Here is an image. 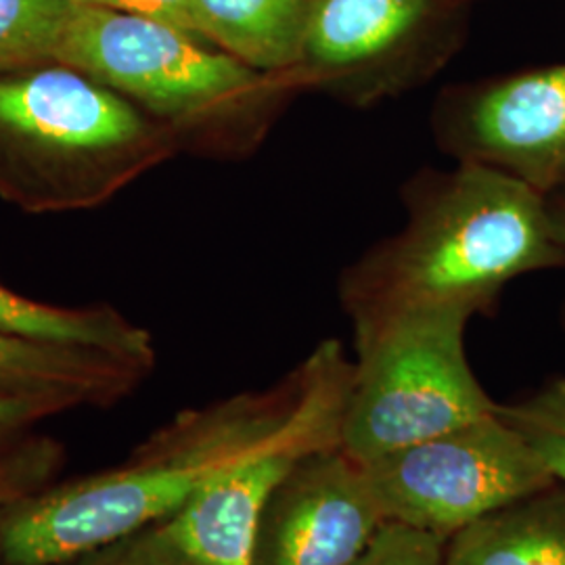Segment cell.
Returning <instances> with one entry per match:
<instances>
[{"label": "cell", "instance_id": "6da1fadb", "mask_svg": "<svg viewBox=\"0 0 565 565\" xmlns=\"http://www.w3.org/2000/svg\"><path fill=\"white\" fill-rule=\"evenodd\" d=\"M404 223L340 279L352 323L413 308L488 315L507 285L565 268L548 198L478 163L424 170L404 184Z\"/></svg>", "mask_w": 565, "mask_h": 565}, {"label": "cell", "instance_id": "7a4b0ae2", "mask_svg": "<svg viewBox=\"0 0 565 565\" xmlns=\"http://www.w3.org/2000/svg\"><path fill=\"white\" fill-rule=\"evenodd\" d=\"M298 364L279 384L186 411L126 463L32 494L0 515L7 565H60L172 518L200 488L273 436L300 401Z\"/></svg>", "mask_w": 565, "mask_h": 565}, {"label": "cell", "instance_id": "3957f363", "mask_svg": "<svg viewBox=\"0 0 565 565\" xmlns=\"http://www.w3.org/2000/svg\"><path fill=\"white\" fill-rule=\"evenodd\" d=\"M55 63L135 103L179 151L243 160L302 93L291 76L264 74L177 25L82 2Z\"/></svg>", "mask_w": 565, "mask_h": 565}, {"label": "cell", "instance_id": "277c9868", "mask_svg": "<svg viewBox=\"0 0 565 565\" xmlns=\"http://www.w3.org/2000/svg\"><path fill=\"white\" fill-rule=\"evenodd\" d=\"M174 153L160 121L70 65L0 74V198L23 212L99 207Z\"/></svg>", "mask_w": 565, "mask_h": 565}, {"label": "cell", "instance_id": "5b68a950", "mask_svg": "<svg viewBox=\"0 0 565 565\" xmlns=\"http://www.w3.org/2000/svg\"><path fill=\"white\" fill-rule=\"evenodd\" d=\"M459 310L413 308L352 323L356 361L342 448L359 463L497 413L467 352Z\"/></svg>", "mask_w": 565, "mask_h": 565}, {"label": "cell", "instance_id": "8992f818", "mask_svg": "<svg viewBox=\"0 0 565 565\" xmlns=\"http://www.w3.org/2000/svg\"><path fill=\"white\" fill-rule=\"evenodd\" d=\"M302 363V396L285 424L156 524L191 564L252 565L264 511L279 486L306 457L342 446L352 361L342 342L324 340Z\"/></svg>", "mask_w": 565, "mask_h": 565}, {"label": "cell", "instance_id": "52a82bcc", "mask_svg": "<svg viewBox=\"0 0 565 565\" xmlns=\"http://www.w3.org/2000/svg\"><path fill=\"white\" fill-rule=\"evenodd\" d=\"M361 465L385 522L443 539L557 484L499 408L484 419Z\"/></svg>", "mask_w": 565, "mask_h": 565}, {"label": "cell", "instance_id": "ba28073f", "mask_svg": "<svg viewBox=\"0 0 565 565\" xmlns=\"http://www.w3.org/2000/svg\"><path fill=\"white\" fill-rule=\"evenodd\" d=\"M434 141L545 198L565 195V63L450 86L431 107Z\"/></svg>", "mask_w": 565, "mask_h": 565}, {"label": "cell", "instance_id": "9c48e42d", "mask_svg": "<svg viewBox=\"0 0 565 565\" xmlns=\"http://www.w3.org/2000/svg\"><path fill=\"white\" fill-rule=\"evenodd\" d=\"M440 0H317L296 72L302 93L354 109L411 93L438 67L425 49Z\"/></svg>", "mask_w": 565, "mask_h": 565}, {"label": "cell", "instance_id": "30bf717a", "mask_svg": "<svg viewBox=\"0 0 565 565\" xmlns=\"http://www.w3.org/2000/svg\"><path fill=\"white\" fill-rule=\"evenodd\" d=\"M384 522L363 465L319 450L268 501L252 565H354Z\"/></svg>", "mask_w": 565, "mask_h": 565}, {"label": "cell", "instance_id": "8fae6325", "mask_svg": "<svg viewBox=\"0 0 565 565\" xmlns=\"http://www.w3.org/2000/svg\"><path fill=\"white\" fill-rule=\"evenodd\" d=\"M149 369L120 356L0 331V396L55 398L74 406L118 401Z\"/></svg>", "mask_w": 565, "mask_h": 565}, {"label": "cell", "instance_id": "7c38bea8", "mask_svg": "<svg viewBox=\"0 0 565 565\" xmlns=\"http://www.w3.org/2000/svg\"><path fill=\"white\" fill-rule=\"evenodd\" d=\"M315 2L193 0V21L203 41L231 57L264 74L296 81Z\"/></svg>", "mask_w": 565, "mask_h": 565}, {"label": "cell", "instance_id": "4fadbf2b", "mask_svg": "<svg viewBox=\"0 0 565 565\" xmlns=\"http://www.w3.org/2000/svg\"><path fill=\"white\" fill-rule=\"evenodd\" d=\"M448 565H565V486L488 513L446 545Z\"/></svg>", "mask_w": 565, "mask_h": 565}, {"label": "cell", "instance_id": "5bb4252c", "mask_svg": "<svg viewBox=\"0 0 565 565\" xmlns=\"http://www.w3.org/2000/svg\"><path fill=\"white\" fill-rule=\"evenodd\" d=\"M0 331L36 342L90 348L153 366L156 348L147 329L126 321L109 306L60 308L34 302L0 285Z\"/></svg>", "mask_w": 565, "mask_h": 565}, {"label": "cell", "instance_id": "9a60e30c", "mask_svg": "<svg viewBox=\"0 0 565 565\" xmlns=\"http://www.w3.org/2000/svg\"><path fill=\"white\" fill-rule=\"evenodd\" d=\"M81 0H0V74L53 63Z\"/></svg>", "mask_w": 565, "mask_h": 565}, {"label": "cell", "instance_id": "2e32d148", "mask_svg": "<svg viewBox=\"0 0 565 565\" xmlns=\"http://www.w3.org/2000/svg\"><path fill=\"white\" fill-rule=\"evenodd\" d=\"M499 411L541 457L555 482L565 486V375L520 403L499 404Z\"/></svg>", "mask_w": 565, "mask_h": 565}, {"label": "cell", "instance_id": "e0dca14e", "mask_svg": "<svg viewBox=\"0 0 565 565\" xmlns=\"http://www.w3.org/2000/svg\"><path fill=\"white\" fill-rule=\"evenodd\" d=\"M446 545L431 532L384 522L354 565H448Z\"/></svg>", "mask_w": 565, "mask_h": 565}, {"label": "cell", "instance_id": "ac0fdd59", "mask_svg": "<svg viewBox=\"0 0 565 565\" xmlns=\"http://www.w3.org/2000/svg\"><path fill=\"white\" fill-rule=\"evenodd\" d=\"M72 564V562H70ZM76 565H193L166 541L158 525L142 527L114 543L84 553Z\"/></svg>", "mask_w": 565, "mask_h": 565}, {"label": "cell", "instance_id": "d6986e66", "mask_svg": "<svg viewBox=\"0 0 565 565\" xmlns=\"http://www.w3.org/2000/svg\"><path fill=\"white\" fill-rule=\"evenodd\" d=\"M53 465L49 445L23 446L9 455H0V513L36 494Z\"/></svg>", "mask_w": 565, "mask_h": 565}, {"label": "cell", "instance_id": "ffe728a7", "mask_svg": "<svg viewBox=\"0 0 565 565\" xmlns=\"http://www.w3.org/2000/svg\"><path fill=\"white\" fill-rule=\"evenodd\" d=\"M84 4L120 11L128 15H139L149 20L163 21L177 25L184 32L202 39L193 21V0H81ZM203 41V39H202Z\"/></svg>", "mask_w": 565, "mask_h": 565}, {"label": "cell", "instance_id": "44dd1931", "mask_svg": "<svg viewBox=\"0 0 565 565\" xmlns=\"http://www.w3.org/2000/svg\"><path fill=\"white\" fill-rule=\"evenodd\" d=\"M72 408L55 398L36 396H0V443L13 438L21 429H28L41 419Z\"/></svg>", "mask_w": 565, "mask_h": 565}, {"label": "cell", "instance_id": "7402d4cb", "mask_svg": "<svg viewBox=\"0 0 565 565\" xmlns=\"http://www.w3.org/2000/svg\"><path fill=\"white\" fill-rule=\"evenodd\" d=\"M548 203H551V212H553L557 235H559V239L565 245V195L548 198Z\"/></svg>", "mask_w": 565, "mask_h": 565}]
</instances>
